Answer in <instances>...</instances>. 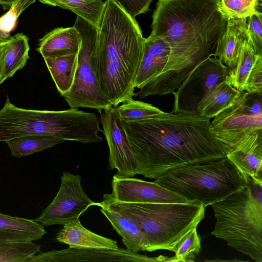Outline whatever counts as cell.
I'll return each mask as SVG.
<instances>
[{"mask_svg": "<svg viewBox=\"0 0 262 262\" xmlns=\"http://www.w3.org/2000/svg\"><path fill=\"white\" fill-rule=\"evenodd\" d=\"M112 192L103 195V199L117 202L132 203H186L185 198L155 182L134 178L113 176Z\"/></svg>", "mask_w": 262, "mask_h": 262, "instance_id": "4fadbf2b", "label": "cell"}, {"mask_svg": "<svg viewBox=\"0 0 262 262\" xmlns=\"http://www.w3.org/2000/svg\"><path fill=\"white\" fill-rule=\"evenodd\" d=\"M134 222L144 232L147 251H173L187 232L197 227L205 217V207L197 201L186 203L101 202Z\"/></svg>", "mask_w": 262, "mask_h": 262, "instance_id": "5b68a950", "label": "cell"}, {"mask_svg": "<svg viewBox=\"0 0 262 262\" xmlns=\"http://www.w3.org/2000/svg\"><path fill=\"white\" fill-rule=\"evenodd\" d=\"M152 18L149 36L163 38L170 51L159 78L172 89L213 56L228 22L220 0H158Z\"/></svg>", "mask_w": 262, "mask_h": 262, "instance_id": "7a4b0ae2", "label": "cell"}, {"mask_svg": "<svg viewBox=\"0 0 262 262\" xmlns=\"http://www.w3.org/2000/svg\"><path fill=\"white\" fill-rule=\"evenodd\" d=\"M64 140L46 135H28L7 140L11 155L19 158L60 144Z\"/></svg>", "mask_w": 262, "mask_h": 262, "instance_id": "484cf974", "label": "cell"}, {"mask_svg": "<svg viewBox=\"0 0 262 262\" xmlns=\"http://www.w3.org/2000/svg\"><path fill=\"white\" fill-rule=\"evenodd\" d=\"M243 91L262 94V57L258 56L247 78Z\"/></svg>", "mask_w": 262, "mask_h": 262, "instance_id": "d6a6232c", "label": "cell"}, {"mask_svg": "<svg viewBox=\"0 0 262 262\" xmlns=\"http://www.w3.org/2000/svg\"><path fill=\"white\" fill-rule=\"evenodd\" d=\"M17 0H0V5L4 10L9 9Z\"/></svg>", "mask_w": 262, "mask_h": 262, "instance_id": "e575fe53", "label": "cell"}, {"mask_svg": "<svg viewBox=\"0 0 262 262\" xmlns=\"http://www.w3.org/2000/svg\"><path fill=\"white\" fill-rule=\"evenodd\" d=\"M230 69L211 56L200 62L173 93V113L197 114V105L214 85L225 80Z\"/></svg>", "mask_w": 262, "mask_h": 262, "instance_id": "9c48e42d", "label": "cell"}, {"mask_svg": "<svg viewBox=\"0 0 262 262\" xmlns=\"http://www.w3.org/2000/svg\"><path fill=\"white\" fill-rule=\"evenodd\" d=\"M1 43H0V81H1ZM1 84V82H0Z\"/></svg>", "mask_w": 262, "mask_h": 262, "instance_id": "d590c367", "label": "cell"}, {"mask_svg": "<svg viewBox=\"0 0 262 262\" xmlns=\"http://www.w3.org/2000/svg\"><path fill=\"white\" fill-rule=\"evenodd\" d=\"M211 127L230 149L247 136L262 131V94L241 91L235 101L214 117Z\"/></svg>", "mask_w": 262, "mask_h": 262, "instance_id": "ba28073f", "label": "cell"}, {"mask_svg": "<svg viewBox=\"0 0 262 262\" xmlns=\"http://www.w3.org/2000/svg\"><path fill=\"white\" fill-rule=\"evenodd\" d=\"M247 38V18L228 19L226 31L219 39L213 56L230 69H232Z\"/></svg>", "mask_w": 262, "mask_h": 262, "instance_id": "2e32d148", "label": "cell"}, {"mask_svg": "<svg viewBox=\"0 0 262 262\" xmlns=\"http://www.w3.org/2000/svg\"><path fill=\"white\" fill-rule=\"evenodd\" d=\"M105 4L91 63L100 91L114 106L135 95L145 38L135 18L116 1Z\"/></svg>", "mask_w": 262, "mask_h": 262, "instance_id": "3957f363", "label": "cell"}, {"mask_svg": "<svg viewBox=\"0 0 262 262\" xmlns=\"http://www.w3.org/2000/svg\"><path fill=\"white\" fill-rule=\"evenodd\" d=\"M52 6H58L70 10L99 28L105 7L102 0H38Z\"/></svg>", "mask_w": 262, "mask_h": 262, "instance_id": "cb8c5ba5", "label": "cell"}, {"mask_svg": "<svg viewBox=\"0 0 262 262\" xmlns=\"http://www.w3.org/2000/svg\"><path fill=\"white\" fill-rule=\"evenodd\" d=\"M59 189L50 205L36 222L43 226L64 225L78 219L90 206H97L86 194L81 184V178L68 171L62 172Z\"/></svg>", "mask_w": 262, "mask_h": 262, "instance_id": "30bf717a", "label": "cell"}, {"mask_svg": "<svg viewBox=\"0 0 262 262\" xmlns=\"http://www.w3.org/2000/svg\"><path fill=\"white\" fill-rule=\"evenodd\" d=\"M260 0H220L221 9L228 19L248 18Z\"/></svg>", "mask_w": 262, "mask_h": 262, "instance_id": "4dcf8cb0", "label": "cell"}, {"mask_svg": "<svg viewBox=\"0 0 262 262\" xmlns=\"http://www.w3.org/2000/svg\"><path fill=\"white\" fill-rule=\"evenodd\" d=\"M78 53H68L43 57L60 95L69 92L75 79L78 65Z\"/></svg>", "mask_w": 262, "mask_h": 262, "instance_id": "603a6c76", "label": "cell"}, {"mask_svg": "<svg viewBox=\"0 0 262 262\" xmlns=\"http://www.w3.org/2000/svg\"><path fill=\"white\" fill-rule=\"evenodd\" d=\"M169 257L160 255L148 257L122 248L117 249L72 248L39 252L27 262H149L168 261Z\"/></svg>", "mask_w": 262, "mask_h": 262, "instance_id": "7c38bea8", "label": "cell"}, {"mask_svg": "<svg viewBox=\"0 0 262 262\" xmlns=\"http://www.w3.org/2000/svg\"><path fill=\"white\" fill-rule=\"evenodd\" d=\"M100 211L110 222L114 230L121 237L126 249L135 252L146 251L147 247L144 232L132 221L119 212L98 203Z\"/></svg>", "mask_w": 262, "mask_h": 262, "instance_id": "ffe728a7", "label": "cell"}, {"mask_svg": "<svg viewBox=\"0 0 262 262\" xmlns=\"http://www.w3.org/2000/svg\"><path fill=\"white\" fill-rule=\"evenodd\" d=\"M81 37L74 27L55 28L38 40L36 50L43 57L78 53Z\"/></svg>", "mask_w": 262, "mask_h": 262, "instance_id": "ac0fdd59", "label": "cell"}, {"mask_svg": "<svg viewBox=\"0 0 262 262\" xmlns=\"http://www.w3.org/2000/svg\"><path fill=\"white\" fill-rule=\"evenodd\" d=\"M258 56L248 37L243 44L235 66L230 69L225 81L234 89L242 91Z\"/></svg>", "mask_w": 262, "mask_h": 262, "instance_id": "d4e9b609", "label": "cell"}, {"mask_svg": "<svg viewBox=\"0 0 262 262\" xmlns=\"http://www.w3.org/2000/svg\"><path fill=\"white\" fill-rule=\"evenodd\" d=\"M102 111L98 110L109 148L108 168L117 169L119 177L134 178L137 174V162L123 122L113 106Z\"/></svg>", "mask_w": 262, "mask_h": 262, "instance_id": "8fae6325", "label": "cell"}, {"mask_svg": "<svg viewBox=\"0 0 262 262\" xmlns=\"http://www.w3.org/2000/svg\"><path fill=\"white\" fill-rule=\"evenodd\" d=\"M201 249V239L195 227L184 234L175 245L173 252L176 261H194Z\"/></svg>", "mask_w": 262, "mask_h": 262, "instance_id": "f1b7e54d", "label": "cell"}, {"mask_svg": "<svg viewBox=\"0 0 262 262\" xmlns=\"http://www.w3.org/2000/svg\"><path fill=\"white\" fill-rule=\"evenodd\" d=\"M133 18L149 11L152 0H115Z\"/></svg>", "mask_w": 262, "mask_h": 262, "instance_id": "836d02e7", "label": "cell"}, {"mask_svg": "<svg viewBox=\"0 0 262 262\" xmlns=\"http://www.w3.org/2000/svg\"><path fill=\"white\" fill-rule=\"evenodd\" d=\"M211 206L216 219L211 234L262 262V182L248 176L242 188Z\"/></svg>", "mask_w": 262, "mask_h": 262, "instance_id": "277c9868", "label": "cell"}, {"mask_svg": "<svg viewBox=\"0 0 262 262\" xmlns=\"http://www.w3.org/2000/svg\"><path fill=\"white\" fill-rule=\"evenodd\" d=\"M262 13L258 10L249 17L247 22L248 37L256 54L262 57Z\"/></svg>", "mask_w": 262, "mask_h": 262, "instance_id": "1f68e13d", "label": "cell"}, {"mask_svg": "<svg viewBox=\"0 0 262 262\" xmlns=\"http://www.w3.org/2000/svg\"><path fill=\"white\" fill-rule=\"evenodd\" d=\"M170 48L160 37L149 36L145 38L140 67L134 86L140 89L161 74L168 62Z\"/></svg>", "mask_w": 262, "mask_h": 262, "instance_id": "9a60e30c", "label": "cell"}, {"mask_svg": "<svg viewBox=\"0 0 262 262\" xmlns=\"http://www.w3.org/2000/svg\"><path fill=\"white\" fill-rule=\"evenodd\" d=\"M41 246L33 241L0 243V262H27L40 252Z\"/></svg>", "mask_w": 262, "mask_h": 262, "instance_id": "83f0119b", "label": "cell"}, {"mask_svg": "<svg viewBox=\"0 0 262 262\" xmlns=\"http://www.w3.org/2000/svg\"><path fill=\"white\" fill-rule=\"evenodd\" d=\"M226 157L245 174L262 182V131L243 138Z\"/></svg>", "mask_w": 262, "mask_h": 262, "instance_id": "5bb4252c", "label": "cell"}, {"mask_svg": "<svg viewBox=\"0 0 262 262\" xmlns=\"http://www.w3.org/2000/svg\"></svg>", "mask_w": 262, "mask_h": 262, "instance_id": "8d00e7d4", "label": "cell"}, {"mask_svg": "<svg viewBox=\"0 0 262 262\" xmlns=\"http://www.w3.org/2000/svg\"><path fill=\"white\" fill-rule=\"evenodd\" d=\"M122 122L136 174L145 178L156 179L184 165L216 161L230 150L213 133L210 119L197 114L163 112Z\"/></svg>", "mask_w": 262, "mask_h": 262, "instance_id": "6da1fadb", "label": "cell"}, {"mask_svg": "<svg viewBox=\"0 0 262 262\" xmlns=\"http://www.w3.org/2000/svg\"><path fill=\"white\" fill-rule=\"evenodd\" d=\"M248 176L227 157L206 163L184 165L170 170L154 182L205 207L242 188Z\"/></svg>", "mask_w": 262, "mask_h": 262, "instance_id": "8992f818", "label": "cell"}, {"mask_svg": "<svg viewBox=\"0 0 262 262\" xmlns=\"http://www.w3.org/2000/svg\"><path fill=\"white\" fill-rule=\"evenodd\" d=\"M79 32L81 43L73 84L62 96L71 108L88 107L104 110L113 106L98 86L91 63V55L97 45L99 28L77 16L73 26Z\"/></svg>", "mask_w": 262, "mask_h": 262, "instance_id": "52a82bcc", "label": "cell"}, {"mask_svg": "<svg viewBox=\"0 0 262 262\" xmlns=\"http://www.w3.org/2000/svg\"><path fill=\"white\" fill-rule=\"evenodd\" d=\"M35 0H17L9 10L0 17V43L11 37L10 33L15 28L20 14Z\"/></svg>", "mask_w": 262, "mask_h": 262, "instance_id": "f546056e", "label": "cell"}, {"mask_svg": "<svg viewBox=\"0 0 262 262\" xmlns=\"http://www.w3.org/2000/svg\"><path fill=\"white\" fill-rule=\"evenodd\" d=\"M46 233L44 226L34 220L0 213V243L37 241Z\"/></svg>", "mask_w": 262, "mask_h": 262, "instance_id": "44dd1931", "label": "cell"}, {"mask_svg": "<svg viewBox=\"0 0 262 262\" xmlns=\"http://www.w3.org/2000/svg\"><path fill=\"white\" fill-rule=\"evenodd\" d=\"M241 91L225 81L212 87L197 105V113L210 119L231 105L239 96Z\"/></svg>", "mask_w": 262, "mask_h": 262, "instance_id": "7402d4cb", "label": "cell"}, {"mask_svg": "<svg viewBox=\"0 0 262 262\" xmlns=\"http://www.w3.org/2000/svg\"><path fill=\"white\" fill-rule=\"evenodd\" d=\"M120 104L113 108L122 122L136 121L164 112L149 103L133 98H127Z\"/></svg>", "mask_w": 262, "mask_h": 262, "instance_id": "4316f807", "label": "cell"}, {"mask_svg": "<svg viewBox=\"0 0 262 262\" xmlns=\"http://www.w3.org/2000/svg\"><path fill=\"white\" fill-rule=\"evenodd\" d=\"M29 38L18 33L1 43V84L21 69L29 58Z\"/></svg>", "mask_w": 262, "mask_h": 262, "instance_id": "d6986e66", "label": "cell"}, {"mask_svg": "<svg viewBox=\"0 0 262 262\" xmlns=\"http://www.w3.org/2000/svg\"><path fill=\"white\" fill-rule=\"evenodd\" d=\"M56 239L72 248H118L116 241L90 231L82 225L79 219L63 225Z\"/></svg>", "mask_w": 262, "mask_h": 262, "instance_id": "e0dca14e", "label": "cell"}]
</instances>
